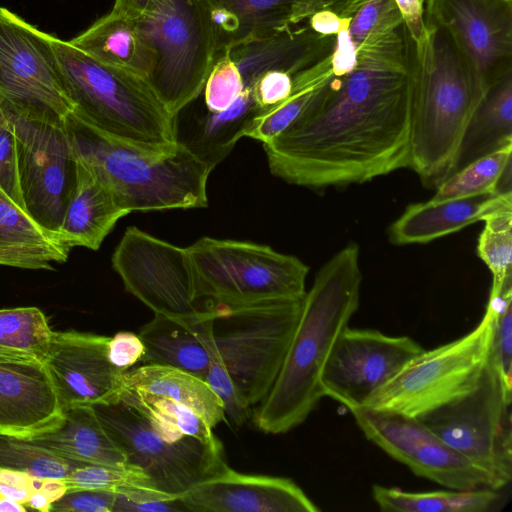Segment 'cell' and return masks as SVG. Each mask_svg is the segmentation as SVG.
Returning <instances> with one entry per match:
<instances>
[{
  "label": "cell",
  "mask_w": 512,
  "mask_h": 512,
  "mask_svg": "<svg viewBox=\"0 0 512 512\" xmlns=\"http://www.w3.org/2000/svg\"><path fill=\"white\" fill-rule=\"evenodd\" d=\"M2 358H23V357H18V356H13V355H7V354L0 353V359H2ZM29 359H32V358H29Z\"/></svg>",
  "instance_id": "57"
},
{
  "label": "cell",
  "mask_w": 512,
  "mask_h": 512,
  "mask_svg": "<svg viewBox=\"0 0 512 512\" xmlns=\"http://www.w3.org/2000/svg\"><path fill=\"white\" fill-rule=\"evenodd\" d=\"M131 393L137 395L157 409L163 416L169 419L183 435L195 438L208 445L221 442L214 435L212 428L207 422L191 408L166 398L134 392Z\"/></svg>",
  "instance_id": "42"
},
{
  "label": "cell",
  "mask_w": 512,
  "mask_h": 512,
  "mask_svg": "<svg viewBox=\"0 0 512 512\" xmlns=\"http://www.w3.org/2000/svg\"><path fill=\"white\" fill-rule=\"evenodd\" d=\"M259 113L253 87H245L222 112L208 111L198 96L174 116L176 143L213 170L229 155L248 123Z\"/></svg>",
  "instance_id": "22"
},
{
  "label": "cell",
  "mask_w": 512,
  "mask_h": 512,
  "mask_svg": "<svg viewBox=\"0 0 512 512\" xmlns=\"http://www.w3.org/2000/svg\"><path fill=\"white\" fill-rule=\"evenodd\" d=\"M13 118L11 113L1 102H0V131L6 127Z\"/></svg>",
  "instance_id": "56"
},
{
  "label": "cell",
  "mask_w": 512,
  "mask_h": 512,
  "mask_svg": "<svg viewBox=\"0 0 512 512\" xmlns=\"http://www.w3.org/2000/svg\"><path fill=\"white\" fill-rule=\"evenodd\" d=\"M144 355V344L138 334L121 331L110 337L108 342V358L122 371H127L141 363Z\"/></svg>",
  "instance_id": "48"
},
{
  "label": "cell",
  "mask_w": 512,
  "mask_h": 512,
  "mask_svg": "<svg viewBox=\"0 0 512 512\" xmlns=\"http://www.w3.org/2000/svg\"><path fill=\"white\" fill-rule=\"evenodd\" d=\"M27 508L14 500L0 496V512H26Z\"/></svg>",
  "instance_id": "55"
},
{
  "label": "cell",
  "mask_w": 512,
  "mask_h": 512,
  "mask_svg": "<svg viewBox=\"0 0 512 512\" xmlns=\"http://www.w3.org/2000/svg\"><path fill=\"white\" fill-rule=\"evenodd\" d=\"M493 310L462 337L424 350L375 391L363 407L418 418L471 392L488 362Z\"/></svg>",
  "instance_id": "9"
},
{
  "label": "cell",
  "mask_w": 512,
  "mask_h": 512,
  "mask_svg": "<svg viewBox=\"0 0 512 512\" xmlns=\"http://www.w3.org/2000/svg\"><path fill=\"white\" fill-rule=\"evenodd\" d=\"M74 155L89 166L127 212L203 208L212 170L178 145L156 154L114 138L72 111L64 119Z\"/></svg>",
  "instance_id": "4"
},
{
  "label": "cell",
  "mask_w": 512,
  "mask_h": 512,
  "mask_svg": "<svg viewBox=\"0 0 512 512\" xmlns=\"http://www.w3.org/2000/svg\"><path fill=\"white\" fill-rule=\"evenodd\" d=\"M477 254L492 273L491 291L512 280V205L498 208L483 220Z\"/></svg>",
  "instance_id": "35"
},
{
  "label": "cell",
  "mask_w": 512,
  "mask_h": 512,
  "mask_svg": "<svg viewBox=\"0 0 512 512\" xmlns=\"http://www.w3.org/2000/svg\"><path fill=\"white\" fill-rule=\"evenodd\" d=\"M405 29V27H404ZM410 82V168L426 186L449 174L463 132L485 95L449 32L425 13L420 42L407 34Z\"/></svg>",
  "instance_id": "3"
},
{
  "label": "cell",
  "mask_w": 512,
  "mask_h": 512,
  "mask_svg": "<svg viewBox=\"0 0 512 512\" xmlns=\"http://www.w3.org/2000/svg\"><path fill=\"white\" fill-rule=\"evenodd\" d=\"M334 76L331 54L293 75V88L288 98L251 119L243 137H251L263 144L270 142L307 108Z\"/></svg>",
  "instance_id": "33"
},
{
  "label": "cell",
  "mask_w": 512,
  "mask_h": 512,
  "mask_svg": "<svg viewBox=\"0 0 512 512\" xmlns=\"http://www.w3.org/2000/svg\"><path fill=\"white\" fill-rule=\"evenodd\" d=\"M349 411L369 441L415 475L453 490L500 489L488 471L453 449L417 418L368 407Z\"/></svg>",
  "instance_id": "14"
},
{
  "label": "cell",
  "mask_w": 512,
  "mask_h": 512,
  "mask_svg": "<svg viewBox=\"0 0 512 512\" xmlns=\"http://www.w3.org/2000/svg\"><path fill=\"white\" fill-rule=\"evenodd\" d=\"M124 390L166 398L187 406L213 429L226 422L224 406L201 378L159 364H141L124 372Z\"/></svg>",
  "instance_id": "30"
},
{
  "label": "cell",
  "mask_w": 512,
  "mask_h": 512,
  "mask_svg": "<svg viewBox=\"0 0 512 512\" xmlns=\"http://www.w3.org/2000/svg\"><path fill=\"white\" fill-rule=\"evenodd\" d=\"M188 511L180 497L148 487H131L116 494L112 512Z\"/></svg>",
  "instance_id": "44"
},
{
  "label": "cell",
  "mask_w": 512,
  "mask_h": 512,
  "mask_svg": "<svg viewBox=\"0 0 512 512\" xmlns=\"http://www.w3.org/2000/svg\"><path fill=\"white\" fill-rule=\"evenodd\" d=\"M423 351L408 336L346 327L324 365L320 379L323 396L349 410L363 407L375 391Z\"/></svg>",
  "instance_id": "16"
},
{
  "label": "cell",
  "mask_w": 512,
  "mask_h": 512,
  "mask_svg": "<svg viewBox=\"0 0 512 512\" xmlns=\"http://www.w3.org/2000/svg\"><path fill=\"white\" fill-rule=\"evenodd\" d=\"M359 254L357 244L346 245L321 267L305 293L279 373L252 412L263 433L282 434L299 426L324 397L320 385L324 365L360 302Z\"/></svg>",
  "instance_id": "2"
},
{
  "label": "cell",
  "mask_w": 512,
  "mask_h": 512,
  "mask_svg": "<svg viewBox=\"0 0 512 512\" xmlns=\"http://www.w3.org/2000/svg\"><path fill=\"white\" fill-rule=\"evenodd\" d=\"M52 38L0 7V102L16 116L62 122L74 110Z\"/></svg>",
  "instance_id": "12"
},
{
  "label": "cell",
  "mask_w": 512,
  "mask_h": 512,
  "mask_svg": "<svg viewBox=\"0 0 512 512\" xmlns=\"http://www.w3.org/2000/svg\"><path fill=\"white\" fill-rule=\"evenodd\" d=\"M302 299L215 303L212 360L221 362L250 407L271 389L296 328Z\"/></svg>",
  "instance_id": "7"
},
{
  "label": "cell",
  "mask_w": 512,
  "mask_h": 512,
  "mask_svg": "<svg viewBox=\"0 0 512 512\" xmlns=\"http://www.w3.org/2000/svg\"><path fill=\"white\" fill-rule=\"evenodd\" d=\"M403 24L394 0H365L352 16L348 31L358 47L367 38L395 30Z\"/></svg>",
  "instance_id": "41"
},
{
  "label": "cell",
  "mask_w": 512,
  "mask_h": 512,
  "mask_svg": "<svg viewBox=\"0 0 512 512\" xmlns=\"http://www.w3.org/2000/svg\"><path fill=\"white\" fill-rule=\"evenodd\" d=\"M38 479L27 472L0 468V496L25 506L38 485Z\"/></svg>",
  "instance_id": "49"
},
{
  "label": "cell",
  "mask_w": 512,
  "mask_h": 512,
  "mask_svg": "<svg viewBox=\"0 0 512 512\" xmlns=\"http://www.w3.org/2000/svg\"><path fill=\"white\" fill-rule=\"evenodd\" d=\"M487 304L493 310L489 360L505 387L512 390V280L499 291H490Z\"/></svg>",
  "instance_id": "38"
},
{
  "label": "cell",
  "mask_w": 512,
  "mask_h": 512,
  "mask_svg": "<svg viewBox=\"0 0 512 512\" xmlns=\"http://www.w3.org/2000/svg\"><path fill=\"white\" fill-rule=\"evenodd\" d=\"M510 162L512 146L479 158L437 185L432 200L495 192L497 181Z\"/></svg>",
  "instance_id": "36"
},
{
  "label": "cell",
  "mask_w": 512,
  "mask_h": 512,
  "mask_svg": "<svg viewBox=\"0 0 512 512\" xmlns=\"http://www.w3.org/2000/svg\"><path fill=\"white\" fill-rule=\"evenodd\" d=\"M430 0H423L424 5H426Z\"/></svg>",
  "instance_id": "58"
},
{
  "label": "cell",
  "mask_w": 512,
  "mask_h": 512,
  "mask_svg": "<svg viewBox=\"0 0 512 512\" xmlns=\"http://www.w3.org/2000/svg\"><path fill=\"white\" fill-rule=\"evenodd\" d=\"M509 146H512V72L488 89L477 105L447 177L473 161Z\"/></svg>",
  "instance_id": "29"
},
{
  "label": "cell",
  "mask_w": 512,
  "mask_h": 512,
  "mask_svg": "<svg viewBox=\"0 0 512 512\" xmlns=\"http://www.w3.org/2000/svg\"><path fill=\"white\" fill-rule=\"evenodd\" d=\"M27 440L77 463L121 468L133 466L105 429L93 406L65 410L57 427Z\"/></svg>",
  "instance_id": "27"
},
{
  "label": "cell",
  "mask_w": 512,
  "mask_h": 512,
  "mask_svg": "<svg viewBox=\"0 0 512 512\" xmlns=\"http://www.w3.org/2000/svg\"><path fill=\"white\" fill-rule=\"evenodd\" d=\"M112 267L125 290L154 314L193 315L209 307L187 248L128 227L112 255Z\"/></svg>",
  "instance_id": "13"
},
{
  "label": "cell",
  "mask_w": 512,
  "mask_h": 512,
  "mask_svg": "<svg viewBox=\"0 0 512 512\" xmlns=\"http://www.w3.org/2000/svg\"><path fill=\"white\" fill-rule=\"evenodd\" d=\"M204 381L221 400L226 419L230 424L241 427L252 417V407L246 404L221 362L218 360L210 362Z\"/></svg>",
  "instance_id": "43"
},
{
  "label": "cell",
  "mask_w": 512,
  "mask_h": 512,
  "mask_svg": "<svg viewBox=\"0 0 512 512\" xmlns=\"http://www.w3.org/2000/svg\"><path fill=\"white\" fill-rule=\"evenodd\" d=\"M403 19L408 36L416 43L425 33V5L423 0H394Z\"/></svg>",
  "instance_id": "52"
},
{
  "label": "cell",
  "mask_w": 512,
  "mask_h": 512,
  "mask_svg": "<svg viewBox=\"0 0 512 512\" xmlns=\"http://www.w3.org/2000/svg\"><path fill=\"white\" fill-rule=\"evenodd\" d=\"M69 42L102 63L144 78L150 69V51L136 20L109 12Z\"/></svg>",
  "instance_id": "31"
},
{
  "label": "cell",
  "mask_w": 512,
  "mask_h": 512,
  "mask_svg": "<svg viewBox=\"0 0 512 512\" xmlns=\"http://www.w3.org/2000/svg\"><path fill=\"white\" fill-rule=\"evenodd\" d=\"M372 496L380 510L389 512H486L497 504L500 495L487 487L407 492L375 484Z\"/></svg>",
  "instance_id": "32"
},
{
  "label": "cell",
  "mask_w": 512,
  "mask_h": 512,
  "mask_svg": "<svg viewBox=\"0 0 512 512\" xmlns=\"http://www.w3.org/2000/svg\"><path fill=\"white\" fill-rule=\"evenodd\" d=\"M116 494L106 490L69 491L52 504L51 511L112 512Z\"/></svg>",
  "instance_id": "46"
},
{
  "label": "cell",
  "mask_w": 512,
  "mask_h": 512,
  "mask_svg": "<svg viewBox=\"0 0 512 512\" xmlns=\"http://www.w3.org/2000/svg\"><path fill=\"white\" fill-rule=\"evenodd\" d=\"M187 251L205 298L239 306L302 299L309 267L268 245L202 237Z\"/></svg>",
  "instance_id": "8"
},
{
  "label": "cell",
  "mask_w": 512,
  "mask_h": 512,
  "mask_svg": "<svg viewBox=\"0 0 512 512\" xmlns=\"http://www.w3.org/2000/svg\"><path fill=\"white\" fill-rule=\"evenodd\" d=\"M270 172L313 190L360 184L410 166V82L404 24L357 47L278 136L263 144Z\"/></svg>",
  "instance_id": "1"
},
{
  "label": "cell",
  "mask_w": 512,
  "mask_h": 512,
  "mask_svg": "<svg viewBox=\"0 0 512 512\" xmlns=\"http://www.w3.org/2000/svg\"><path fill=\"white\" fill-rule=\"evenodd\" d=\"M348 27L335 35V45L331 53V66L335 76L349 73L357 62V47L350 37Z\"/></svg>",
  "instance_id": "50"
},
{
  "label": "cell",
  "mask_w": 512,
  "mask_h": 512,
  "mask_svg": "<svg viewBox=\"0 0 512 512\" xmlns=\"http://www.w3.org/2000/svg\"><path fill=\"white\" fill-rule=\"evenodd\" d=\"M511 402L512 390L488 359L471 392L417 419L488 471L501 489L512 478Z\"/></svg>",
  "instance_id": "11"
},
{
  "label": "cell",
  "mask_w": 512,
  "mask_h": 512,
  "mask_svg": "<svg viewBox=\"0 0 512 512\" xmlns=\"http://www.w3.org/2000/svg\"><path fill=\"white\" fill-rule=\"evenodd\" d=\"M425 13L449 32L485 93L512 72V0H430Z\"/></svg>",
  "instance_id": "17"
},
{
  "label": "cell",
  "mask_w": 512,
  "mask_h": 512,
  "mask_svg": "<svg viewBox=\"0 0 512 512\" xmlns=\"http://www.w3.org/2000/svg\"><path fill=\"white\" fill-rule=\"evenodd\" d=\"M78 464L57 456L27 439L0 433V468L27 472L39 478L65 479Z\"/></svg>",
  "instance_id": "37"
},
{
  "label": "cell",
  "mask_w": 512,
  "mask_h": 512,
  "mask_svg": "<svg viewBox=\"0 0 512 512\" xmlns=\"http://www.w3.org/2000/svg\"><path fill=\"white\" fill-rule=\"evenodd\" d=\"M245 89L242 76L227 52L217 54L199 97L208 111L229 108Z\"/></svg>",
  "instance_id": "40"
},
{
  "label": "cell",
  "mask_w": 512,
  "mask_h": 512,
  "mask_svg": "<svg viewBox=\"0 0 512 512\" xmlns=\"http://www.w3.org/2000/svg\"><path fill=\"white\" fill-rule=\"evenodd\" d=\"M188 511L317 512L319 508L291 479L248 475L228 465L180 496Z\"/></svg>",
  "instance_id": "19"
},
{
  "label": "cell",
  "mask_w": 512,
  "mask_h": 512,
  "mask_svg": "<svg viewBox=\"0 0 512 512\" xmlns=\"http://www.w3.org/2000/svg\"><path fill=\"white\" fill-rule=\"evenodd\" d=\"M53 331L36 307L0 309V353L42 362Z\"/></svg>",
  "instance_id": "34"
},
{
  "label": "cell",
  "mask_w": 512,
  "mask_h": 512,
  "mask_svg": "<svg viewBox=\"0 0 512 512\" xmlns=\"http://www.w3.org/2000/svg\"><path fill=\"white\" fill-rule=\"evenodd\" d=\"M214 306L185 317L154 314L138 333L144 344L141 364L174 367L204 380L211 362Z\"/></svg>",
  "instance_id": "24"
},
{
  "label": "cell",
  "mask_w": 512,
  "mask_h": 512,
  "mask_svg": "<svg viewBox=\"0 0 512 512\" xmlns=\"http://www.w3.org/2000/svg\"><path fill=\"white\" fill-rule=\"evenodd\" d=\"M335 35L315 32L308 23L262 38L247 40L225 51L237 66L245 87H252L265 72L282 70L295 75L329 56Z\"/></svg>",
  "instance_id": "23"
},
{
  "label": "cell",
  "mask_w": 512,
  "mask_h": 512,
  "mask_svg": "<svg viewBox=\"0 0 512 512\" xmlns=\"http://www.w3.org/2000/svg\"><path fill=\"white\" fill-rule=\"evenodd\" d=\"M0 187L25 209L19 183L14 114L0 131Z\"/></svg>",
  "instance_id": "45"
},
{
  "label": "cell",
  "mask_w": 512,
  "mask_h": 512,
  "mask_svg": "<svg viewBox=\"0 0 512 512\" xmlns=\"http://www.w3.org/2000/svg\"><path fill=\"white\" fill-rule=\"evenodd\" d=\"M364 1L205 0L214 22L216 55L247 40L297 26L322 10L352 18Z\"/></svg>",
  "instance_id": "20"
},
{
  "label": "cell",
  "mask_w": 512,
  "mask_h": 512,
  "mask_svg": "<svg viewBox=\"0 0 512 512\" xmlns=\"http://www.w3.org/2000/svg\"><path fill=\"white\" fill-rule=\"evenodd\" d=\"M75 161V181L62 221L60 239L70 248L78 246L98 250L127 212L89 166L76 156Z\"/></svg>",
  "instance_id": "26"
},
{
  "label": "cell",
  "mask_w": 512,
  "mask_h": 512,
  "mask_svg": "<svg viewBox=\"0 0 512 512\" xmlns=\"http://www.w3.org/2000/svg\"><path fill=\"white\" fill-rule=\"evenodd\" d=\"M507 205H512V194L497 192L413 203L390 225L389 239L395 245L428 243Z\"/></svg>",
  "instance_id": "25"
},
{
  "label": "cell",
  "mask_w": 512,
  "mask_h": 512,
  "mask_svg": "<svg viewBox=\"0 0 512 512\" xmlns=\"http://www.w3.org/2000/svg\"><path fill=\"white\" fill-rule=\"evenodd\" d=\"M52 44L74 112L100 131L156 154L176 150L174 115L146 79L102 63L69 41Z\"/></svg>",
  "instance_id": "5"
},
{
  "label": "cell",
  "mask_w": 512,
  "mask_h": 512,
  "mask_svg": "<svg viewBox=\"0 0 512 512\" xmlns=\"http://www.w3.org/2000/svg\"><path fill=\"white\" fill-rule=\"evenodd\" d=\"M293 75L282 70L263 73L253 84V95L261 112L283 102L291 94Z\"/></svg>",
  "instance_id": "47"
},
{
  "label": "cell",
  "mask_w": 512,
  "mask_h": 512,
  "mask_svg": "<svg viewBox=\"0 0 512 512\" xmlns=\"http://www.w3.org/2000/svg\"><path fill=\"white\" fill-rule=\"evenodd\" d=\"M66 492L67 487L63 479L39 478L38 485L26 502L25 507L42 512L51 511L52 504Z\"/></svg>",
  "instance_id": "51"
},
{
  "label": "cell",
  "mask_w": 512,
  "mask_h": 512,
  "mask_svg": "<svg viewBox=\"0 0 512 512\" xmlns=\"http://www.w3.org/2000/svg\"><path fill=\"white\" fill-rule=\"evenodd\" d=\"M150 51L146 81L176 115L202 92L216 56V35L205 0H157L136 20Z\"/></svg>",
  "instance_id": "6"
},
{
  "label": "cell",
  "mask_w": 512,
  "mask_h": 512,
  "mask_svg": "<svg viewBox=\"0 0 512 512\" xmlns=\"http://www.w3.org/2000/svg\"><path fill=\"white\" fill-rule=\"evenodd\" d=\"M93 408L129 464L148 476L154 490L180 497L227 466L221 442L208 445L192 437L170 442L122 396Z\"/></svg>",
  "instance_id": "10"
},
{
  "label": "cell",
  "mask_w": 512,
  "mask_h": 512,
  "mask_svg": "<svg viewBox=\"0 0 512 512\" xmlns=\"http://www.w3.org/2000/svg\"><path fill=\"white\" fill-rule=\"evenodd\" d=\"M157 0H115L111 13L138 20L147 15L155 6Z\"/></svg>",
  "instance_id": "54"
},
{
  "label": "cell",
  "mask_w": 512,
  "mask_h": 512,
  "mask_svg": "<svg viewBox=\"0 0 512 512\" xmlns=\"http://www.w3.org/2000/svg\"><path fill=\"white\" fill-rule=\"evenodd\" d=\"M63 419L43 363L29 358L0 359V433L31 439Z\"/></svg>",
  "instance_id": "21"
},
{
  "label": "cell",
  "mask_w": 512,
  "mask_h": 512,
  "mask_svg": "<svg viewBox=\"0 0 512 512\" xmlns=\"http://www.w3.org/2000/svg\"><path fill=\"white\" fill-rule=\"evenodd\" d=\"M110 336L53 331L42 363L62 411L109 404L124 391V372L108 358Z\"/></svg>",
  "instance_id": "18"
},
{
  "label": "cell",
  "mask_w": 512,
  "mask_h": 512,
  "mask_svg": "<svg viewBox=\"0 0 512 512\" xmlns=\"http://www.w3.org/2000/svg\"><path fill=\"white\" fill-rule=\"evenodd\" d=\"M70 249L0 187V265L53 270V263L67 260Z\"/></svg>",
  "instance_id": "28"
},
{
  "label": "cell",
  "mask_w": 512,
  "mask_h": 512,
  "mask_svg": "<svg viewBox=\"0 0 512 512\" xmlns=\"http://www.w3.org/2000/svg\"><path fill=\"white\" fill-rule=\"evenodd\" d=\"M351 18L340 17L333 11L322 10L308 19V25L322 35H336L344 27H348Z\"/></svg>",
  "instance_id": "53"
},
{
  "label": "cell",
  "mask_w": 512,
  "mask_h": 512,
  "mask_svg": "<svg viewBox=\"0 0 512 512\" xmlns=\"http://www.w3.org/2000/svg\"><path fill=\"white\" fill-rule=\"evenodd\" d=\"M24 207L48 233L60 229L75 181V156L62 122L14 115Z\"/></svg>",
  "instance_id": "15"
},
{
  "label": "cell",
  "mask_w": 512,
  "mask_h": 512,
  "mask_svg": "<svg viewBox=\"0 0 512 512\" xmlns=\"http://www.w3.org/2000/svg\"><path fill=\"white\" fill-rule=\"evenodd\" d=\"M67 492L75 490H106L121 492L131 487L151 488L148 476L138 467H113L78 464L64 479Z\"/></svg>",
  "instance_id": "39"
}]
</instances>
